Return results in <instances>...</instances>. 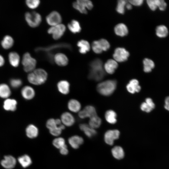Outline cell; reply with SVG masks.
Returning <instances> with one entry per match:
<instances>
[{"mask_svg":"<svg viewBox=\"0 0 169 169\" xmlns=\"http://www.w3.org/2000/svg\"><path fill=\"white\" fill-rule=\"evenodd\" d=\"M63 49L71 50L72 47L69 44L65 43L53 44L45 47L36 48L35 51L51 63L54 62V58L55 53Z\"/></svg>","mask_w":169,"mask_h":169,"instance_id":"cell-1","label":"cell"},{"mask_svg":"<svg viewBox=\"0 0 169 169\" xmlns=\"http://www.w3.org/2000/svg\"><path fill=\"white\" fill-rule=\"evenodd\" d=\"M88 78L96 81H99L104 77L105 73L102 61L99 59L93 60L90 63Z\"/></svg>","mask_w":169,"mask_h":169,"instance_id":"cell-2","label":"cell"},{"mask_svg":"<svg viewBox=\"0 0 169 169\" xmlns=\"http://www.w3.org/2000/svg\"><path fill=\"white\" fill-rule=\"evenodd\" d=\"M48 74L43 69L38 68L34 69L28 76V79L31 84L40 85L44 83L47 79Z\"/></svg>","mask_w":169,"mask_h":169,"instance_id":"cell-3","label":"cell"},{"mask_svg":"<svg viewBox=\"0 0 169 169\" xmlns=\"http://www.w3.org/2000/svg\"><path fill=\"white\" fill-rule=\"evenodd\" d=\"M116 87V82L115 80H109L98 84L97 87L98 92L101 95L108 96L111 95Z\"/></svg>","mask_w":169,"mask_h":169,"instance_id":"cell-4","label":"cell"},{"mask_svg":"<svg viewBox=\"0 0 169 169\" xmlns=\"http://www.w3.org/2000/svg\"><path fill=\"white\" fill-rule=\"evenodd\" d=\"M22 63L23 66V69L26 72H31L36 67L37 61L28 52L25 53L23 55Z\"/></svg>","mask_w":169,"mask_h":169,"instance_id":"cell-5","label":"cell"},{"mask_svg":"<svg viewBox=\"0 0 169 169\" xmlns=\"http://www.w3.org/2000/svg\"><path fill=\"white\" fill-rule=\"evenodd\" d=\"M25 18L28 25L32 28L37 27L42 21V17L40 14L35 11L25 13Z\"/></svg>","mask_w":169,"mask_h":169,"instance_id":"cell-6","label":"cell"},{"mask_svg":"<svg viewBox=\"0 0 169 169\" xmlns=\"http://www.w3.org/2000/svg\"><path fill=\"white\" fill-rule=\"evenodd\" d=\"M65 30L66 27L64 25L60 23L49 28L48 30V33L52 34L54 39L57 40L62 37Z\"/></svg>","mask_w":169,"mask_h":169,"instance_id":"cell-7","label":"cell"},{"mask_svg":"<svg viewBox=\"0 0 169 169\" xmlns=\"http://www.w3.org/2000/svg\"><path fill=\"white\" fill-rule=\"evenodd\" d=\"M129 55V52L125 48L119 47L115 49L113 57L117 62H122L127 60Z\"/></svg>","mask_w":169,"mask_h":169,"instance_id":"cell-8","label":"cell"},{"mask_svg":"<svg viewBox=\"0 0 169 169\" xmlns=\"http://www.w3.org/2000/svg\"><path fill=\"white\" fill-rule=\"evenodd\" d=\"M46 20L48 24L53 26L60 24L62 18L60 14L58 12L53 11L46 16Z\"/></svg>","mask_w":169,"mask_h":169,"instance_id":"cell-9","label":"cell"},{"mask_svg":"<svg viewBox=\"0 0 169 169\" xmlns=\"http://www.w3.org/2000/svg\"><path fill=\"white\" fill-rule=\"evenodd\" d=\"M120 131L117 130L107 131L104 135V140L105 143L110 145H112L114 141L119 138Z\"/></svg>","mask_w":169,"mask_h":169,"instance_id":"cell-10","label":"cell"},{"mask_svg":"<svg viewBox=\"0 0 169 169\" xmlns=\"http://www.w3.org/2000/svg\"><path fill=\"white\" fill-rule=\"evenodd\" d=\"M97 115L95 108L90 105L85 106L83 110L79 111L78 113L79 116L82 119L87 117L90 119Z\"/></svg>","mask_w":169,"mask_h":169,"instance_id":"cell-11","label":"cell"},{"mask_svg":"<svg viewBox=\"0 0 169 169\" xmlns=\"http://www.w3.org/2000/svg\"><path fill=\"white\" fill-rule=\"evenodd\" d=\"M16 163V161L14 157L11 155L4 156V159L1 162L2 166L7 169H11L14 168Z\"/></svg>","mask_w":169,"mask_h":169,"instance_id":"cell-12","label":"cell"},{"mask_svg":"<svg viewBox=\"0 0 169 169\" xmlns=\"http://www.w3.org/2000/svg\"><path fill=\"white\" fill-rule=\"evenodd\" d=\"M61 120L63 125L67 126H70L75 123V119L73 115L68 112L63 113L61 116Z\"/></svg>","mask_w":169,"mask_h":169,"instance_id":"cell-13","label":"cell"},{"mask_svg":"<svg viewBox=\"0 0 169 169\" xmlns=\"http://www.w3.org/2000/svg\"><path fill=\"white\" fill-rule=\"evenodd\" d=\"M118 67L117 62L115 60L110 59L107 60L104 65L105 71L110 74H113Z\"/></svg>","mask_w":169,"mask_h":169,"instance_id":"cell-14","label":"cell"},{"mask_svg":"<svg viewBox=\"0 0 169 169\" xmlns=\"http://www.w3.org/2000/svg\"><path fill=\"white\" fill-rule=\"evenodd\" d=\"M54 61L58 65L64 66L68 63V59L64 54L62 53H57L55 54L54 58Z\"/></svg>","mask_w":169,"mask_h":169,"instance_id":"cell-15","label":"cell"},{"mask_svg":"<svg viewBox=\"0 0 169 169\" xmlns=\"http://www.w3.org/2000/svg\"><path fill=\"white\" fill-rule=\"evenodd\" d=\"M68 142L72 148L77 149L80 145L83 144L84 140L82 137L78 135H74L70 137L68 139Z\"/></svg>","mask_w":169,"mask_h":169,"instance_id":"cell-16","label":"cell"},{"mask_svg":"<svg viewBox=\"0 0 169 169\" xmlns=\"http://www.w3.org/2000/svg\"><path fill=\"white\" fill-rule=\"evenodd\" d=\"M21 93L23 97L27 100L32 99L35 95L34 89L29 86L24 87L21 90Z\"/></svg>","mask_w":169,"mask_h":169,"instance_id":"cell-17","label":"cell"},{"mask_svg":"<svg viewBox=\"0 0 169 169\" xmlns=\"http://www.w3.org/2000/svg\"><path fill=\"white\" fill-rule=\"evenodd\" d=\"M126 87L128 91L131 94L138 92L141 89L138 81L135 79L131 80Z\"/></svg>","mask_w":169,"mask_h":169,"instance_id":"cell-18","label":"cell"},{"mask_svg":"<svg viewBox=\"0 0 169 169\" xmlns=\"http://www.w3.org/2000/svg\"><path fill=\"white\" fill-rule=\"evenodd\" d=\"M114 31L116 35L121 37L126 35L128 33L127 26L123 23L117 24L115 27Z\"/></svg>","mask_w":169,"mask_h":169,"instance_id":"cell-19","label":"cell"},{"mask_svg":"<svg viewBox=\"0 0 169 169\" xmlns=\"http://www.w3.org/2000/svg\"><path fill=\"white\" fill-rule=\"evenodd\" d=\"M79 127L80 130L83 131L85 134L89 138L92 137L97 133L95 129L86 124H80L79 125Z\"/></svg>","mask_w":169,"mask_h":169,"instance_id":"cell-20","label":"cell"},{"mask_svg":"<svg viewBox=\"0 0 169 169\" xmlns=\"http://www.w3.org/2000/svg\"><path fill=\"white\" fill-rule=\"evenodd\" d=\"M57 88L59 92L64 95H67L69 92L70 84L65 80L59 81L57 84Z\"/></svg>","mask_w":169,"mask_h":169,"instance_id":"cell-21","label":"cell"},{"mask_svg":"<svg viewBox=\"0 0 169 169\" xmlns=\"http://www.w3.org/2000/svg\"><path fill=\"white\" fill-rule=\"evenodd\" d=\"M8 58L9 62L12 66L17 67L19 65L20 57L18 53L15 52H10L8 54Z\"/></svg>","mask_w":169,"mask_h":169,"instance_id":"cell-22","label":"cell"},{"mask_svg":"<svg viewBox=\"0 0 169 169\" xmlns=\"http://www.w3.org/2000/svg\"><path fill=\"white\" fill-rule=\"evenodd\" d=\"M27 136L29 138H33L37 137L38 134V130L35 125L30 124L28 125L26 129Z\"/></svg>","mask_w":169,"mask_h":169,"instance_id":"cell-23","label":"cell"},{"mask_svg":"<svg viewBox=\"0 0 169 169\" xmlns=\"http://www.w3.org/2000/svg\"><path fill=\"white\" fill-rule=\"evenodd\" d=\"M17 102L14 99H7L4 101V109L8 111H14L17 108Z\"/></svg>","mask_w":169,"mask_h":169,"instance_id":"cell-24","label":"cell"},{"mask_svg":"<svg viewBox=\"0 0 169 169\" xmlns=\"http://www.w3.org/2000/svg\"><path fill=\"white\" fill-rule=\"evenodd\" d=\"M77 46L79 48V51L82 54H86L90 49V45L89 43L86 40H81L77 43Z\"/></svg>","mask_w":169,"mask_h":169,"instance_id":"cell-25","label":"cell"},{"mask_svg":"<svg viewBox=\"0 0 169 169\" xmlns=\"http://www.w3.org/2000/svg\"><path fill=\"white\" fill-rule=\"evenodd\" d=\"M155 31L156 35L161 38L166 37L169 33L167 27L164 25H160L157 26Z\"/></svg>","mask_w":169,"mask_h":169,"instance_id":"cell-26","label":"cell"},{"mask_svg":"<svg viewBox=\"0 0 169 169\" xmlns=\"http://www.w3.org/2000/svg\"><path fill=\"white\" fill-rule=\"evenodd\" d=\"M68 107L70 110L76 113L79 111L81 109V105L78 100L72 99L69 101L68 103Z\"/></svg>","mask_w":169,"mask_h":169,"instance_id":"cell-27","label":"cell"},{"mask_svg":"<svg viewBox=\"0 0 169 169\" xmlns=\"http://www.w3.org/2000/svg\"><path fill=\"white\" fill-rule=\"evenodd\" d=\"M14 40L10 35L4 36L1 42V45L4 49H7L11 48L13 45Z\"/></svg>","mask_w":169,"mask_h":169,"instance_id":"cell-28","label":"cell"},{"mask_svg":"<svg viewBox=\"0 0 169 169\" xmlns=\"http://www.w3.org/2000/svg\"><path fill=\"white\" fill-rule=\"evenodd\" d=\"M68 27L70 31L74 33H79L81 29L79 23L75 20H73L69 23Z\"/></svg>","mask_w":169,"mask_h":169,"instance_id":"cell-29","label":"cell"},{"mask_svg":"<svg viewBox=\"0 0 169 169\" xmlns=\"http://www.w3.org/2000/svg\"><path fill=\"white\" fill-rule=\"evenodd\" d=\"M111 153L114 157L118 160L123 158L125 156L123 149L119 146H114L111 150Z\"/></svg>","mask_w":169,"mask_h":169,"instance_id":"cell-30","label":"cell"},{"mask_svg":"<svg viewBox=\"0 0 169 169\" xmlns=\"http://www.w3.org/2000/svg\"><path fill=\"white\" fill-rule=\"evenodd\" d=\"M143 70L146 73H150L155 67V64L153 60L148 58L143 60Z\"/></svg>","mask_w":169,"mask_h":169,"instance_id":"cell-31","label":"cell"},{"mask_svg":"<svg viewBox=\"0 0 169 169\" xmlns=\"http://www.w3.org/2000/svg\"><path fill=\"white\" fill-rule=\"evenodd\" d=\"M18 161L22 166L23 168H26L32 163V161L30 157L27 155H24L19 157Z\"/></svg>","mask_w":169,"mask_h":169,"instance_id":"cell-32","label":"cell"},{"mask_svg":"<svg viewBox=\"0 0 169 169\" xmlns=\"http://www.w3.org/2000/svg\"><path fill=\"white\" fill-rule=\"evenodd\" d=\"M116 113L112 110L107 111L105 114V117L106 120L111 124H114L116 123Z\"/></svg>","mask_w":169,"mask_h":169,"instance_id":"cell-33","label":"cell"},{"mask_svg":"<svg viewBox=\"0 0 169 169\" xmlns=\"http://www.w3.org/2000/svg\"><path fill=\"white\" fill-rule=\"evenodd\" d=\"M11 94L10 89L7 84H0V97L7 98Z\"/></svg>","mask_w":169,"mask_h":169,"instance_id":"cell-34","label":"cell"},{"mask_svg":"<svg viewBox=\"0 0 169 169\" xmlns=\"http://www.w3.org/2000/svg\"><path fill=\"white\" fill-rule=\"evenodd\" d=\"M101 123V120L97 115L90 118L89 125L91 128L95 129L99 128Z\"/></svg>","mask_w":169,"mask_h":169,"instance_id":"cell-35","label":"cell"},{"mask_svg":"<svg viewBox=\"0 0 169 169\" xmlns=\"http://www.w3.org/2000/svg\"><path fill=\"white\" fill-rule=\"evenodd\" d=\"M59 125L58 123L57 119H54L53 118H51L48 120L46 123V126L49 131L55 129L61 125Z\"/></svg>","mask_w":169,"mask_h":169,"instance_id":"cell-36","label":"cell"},{"mask_svg":"<svg viewBox=\"0 0 169 169\" xmlns=\"http://www.w3.org/2000/svg\"><path fill=\"white\" fill-rule=\"evenodd\" d=\"M127 3V1L125 0H120L118 1L116 10L118 13L123 14L125 13V7Z\"/></svg>","mask_w":169,"mask_h":169,"instance_id":"cell-37","label":"cell"},{"mask_svg":"<svg viewBox=\"0 0 169 169\" xmlns=\"http://www.w3.org/2000/svg\"><path fill=\"white\" fill-rule=\"evenodd\" d=\"M76 2L79 4L83 8L90 10L93 8L92 3L89 0H78Z\"/></svg>","mask_w":169,"mask_h":169,"instance_id":"cell-38","label":"cell"},{"mask_svg":"<svg viewBox=\"0 0 169 169\" xmlns=\"http://www.w3.org/2000/svg\"><path fill=\"white\" fill-rule=\"evenodd\" d=\"M52 143L56 148L59 149L65 145V140L61 137L54 139Z\"/></svg>","mask_w":169,"mask_h":169,"instance_id":"cell-39","label":"cell"},{"mask_svg":"<svg viewBox=\"0 0 169 169\" xmlns=\"http://www.w3.org/2000/svg\"><path fill=\"white\" fill-rule=\"evenodd\" d=\"M92 48L93 51L97 54H100L103 51L98 40L94 41L92 42Z\"/></svg>","mask_w":169,"mask_h":169,"instance_id":"cell-40","label":"cell"},{"mask_svg":"<svg viewBox=\"0 0 169 169\" xmlns=\"http://www.w3.org/2000/svg\"><path fill=\"white\" fill-rule=\"evenodd\" d=\"M25 3L28 8L34 9L38 6L40 3V1L39 0H27Z\"/></svg>","mask_w":169,"mask_h":169,"instance_id":"cell-41","label":"cell"},{"mask_svg":"<svg viewBox=\"0 0 169 169\" xmlns=\"http://www.w3.org/2000/svg\"><path fill=\"white\" fill-rule=\"evenodd\" d=\"M159 0H147L146 3L151 10H156L158 8Z\"/></svg>","mask_w":169,"mask_h":169,"instance_id":"cell-42","label":"cell"},{"mask_svg":"<svg viewBox=\"0 0 169 169\" xmlns=\"http://www.w3.org/2000/svg\"><path fill=\"white\" fill-rule=\"evenodd\" d=\"M103 51H106L110 48L109 42L105 39H101L98 40Z\"/></svg>","mask_w":169,"mask_h":169,"instance_id":"cell-43","label":"cell"},{"mask_svg":"<svg viewBox=\"0 0 169 169\" xmlns=\"http://www.w3.org/2000/svg\"><path fill=\"white\" fill-rule=\"evenodd\" d=\"M11 86L14 88H17L20 86L22 84L21 80L19 79H12L10 81Z\"/></svg>","mask_w":169,"mask_h":169,"instance_id":"cell-44","label":"cell"},{"mask_svg":"<svg viewBox=\"0 0 169 169\" xmlns=\"http://www.w3.org/2000/svg\"><path fill=\"white\" fill-rule=\"evenodd\" d=\"M73 6L75 9L82 13L85 14L87 13V9L83 8L76 1L73 3Z\"/></svg>","mask_w":169,"mask_h":169,"instance_id":"cell-45","label":"cell"},{"mask_svg":"<svg viewBox=\"0 0 169 169\" xmlns=\"http://www.w3.org/2000/svg\"><path fill=\"white\" fill-rule=\"evenodd\" d=\"M140 108L142 110L147 113L150 112L153 110L151 106L146 102L142 103Z\"/></svg>","mask_w":169,"mask_h":169,"instance_id":"cell-46","label":"cell"},{"mask_svg":"<svg viewBox=\"0 0 169 169\" xmlns=\"http://www.w3.org/2000/svg\"><path fill=\"white\" fill-rule=\"evenodd\" d=\"M167 3L164 0H159L158 8L161 11L166 10L167 7Z\"/></svg>","mask_w":169,"mask_h":169,"instance_id":"cell-47","label":"cell"},{"mask_svg":"<svg viewBox=\"0 0 169 169\" xmlns=\"http://www.w3.org/2000/svg\"><path fill=\"white\" fill-rule=\"evenodd\" d=\"M128 1L131 5L137 6H141L143 2L142 0H129Z\"/></svg>","mask_w":169,"mask_h":169,"instance_id":"cell-48","label":"cell"},{"mask_svg":"<svg viewBox=\"0 0 169 169\" xmlns=\"http://www.w3.org/2000/svg\"><path fill=\"white\" fill-rule=\"evenodd\" d=\"M60 153L62 155H65L68 153V150L67 146L65 145L64 146L59 149Z\"/></svg>","mask_w":169,"mask_h":169,"instance_id":"cell-49","label":"cell"},{"mask_svg":"<svg viewBox=\"0 0 169 169\" xmlns=\"http://www.w3.org/2000/svg\"><path fill=\"white\" fill-rule=\"evenodd\" d=\"M145 102L150 105L153 109L155 108V105L152 100L150 98H147L146 99Z\"/></svg>","mask_w":169,"mask_h":169,"instance_id":"cell-50","label":"cell"},{"mask_svg":"<svg viewBox=\"0 0 169 169\" xmlns=\"http://www.w3.org/2000/svg\"><path fill=\"white\" fill-rule=\"evenodd\" d=\"M164 107L165 109L169 111V96L166 97L165 99Z\"/></svg>","mask_w":169,"mask_h":169,"instance_id":"cell-51","label":"cell"},{"mask_svg":"<svg viewBox=\"0 0 169 169\" xmlns=\"http://www.w3.org/2000/svg\"><path fill=\"white\" fill-rule=\"evenodd\" d=\"M5 60L2 55L0 54V67L3 66L4 64Z\"/></svg>","mask_w":169,"mask_h":169,"instance_id":"cell-52","label":"cell"},{"mask_svg":"<svg viewBox=\"0 0 169 169\" xmlns=\"http://www.w3.org/2000/svg\"><path fill=\"white\" fill-rule=\"evenodd\" d=\"M126 8L128 10H131L132 8L131 5L130 3H127L126 5Z\"/></svg>","mask_w":169,"mask_h":169,"instance_id":"cell-53","label":"cell"}]
</instances>
